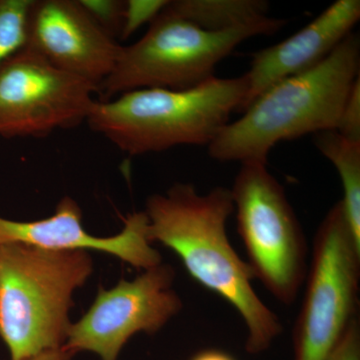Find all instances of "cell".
I'll return each mask as SVG.
<instances>
[{
	"instance_id": "obj_17",
	"label": "cell",
	"mask_w": 360,
	"mask_h": 360,
	"mask_svg": "<svg viewBox=\"0 0 360 360\" xmlns=\"http://www.w3.org/2000/svg\"><path fill=\"white\" fill-rule=\"evenodd\" d=\"M169 0H127L125 1L124 15L120 37L129 39L142 25L158 18L167 6Z\"/></svg>"
},
{
	"instance_id": "obj_11",
	"label": "cell",
	"mask_w": 360,
	"mask_h": 360,
	"mask_svg": "<svg viewBox=\"0 0 360 360\" xmlns=\"http://www.w3.org/2000/svg\"><path fill=\"white\" fill-rule=\"evenodd\" d=\"M144 212H132L123 220L120 233L108 238L91 236L84 229L77 201L65 196L46 219L20 221L0 217V245L20 243L54 251H99L118 258L137 269L162 264L160 251L148 236Z\"/></svg>"
},
{
	"instance_id": "obj_12",
	"label": "cell",
	"mask_w": 360,
	"mask_h": 360,
	"mask_svg": "<svg viewBox=\"0 0 360 360\" xmlns=\"http://www.w3.org/2000/svg\"><path fill=\"white\" fill-rule=\"evenodd\" d=\"M359 20V0H338L300 32L253 54L245 75L248 94L240 111L277 82L319 65L352 33Z\"/></svg>"
},
{
	"instance_id": "obj_5",
	"label": "cell",
	"mask_w": 360,
	"mask_h": 360,
	"mask_svg": "<svg viewBox=\"0 0 360 360\" xmlns=\"http://www.w3.org/2000/svg\"><path fill=\"white\" fill-rule=\"evenodd\" d=\"M285 25L269 16L226 32H206L165 7L141 39L122 46L115 68L99 85L101 101L134 90L198 86L214 77L217 65L241 42L274 34Z\"/></svg>"
},
{
	"instance_id": "obj_10",
	"label": "cell",
	"mask_w": 360,
	"mask_h": 360,
	"mask_svg": "<svg viewBox=\"0 0 360 360\" xmlns=\"http://www.w3.org/2000/svg\"><path fill=\"white\" fill-rule=\"evenodd\" d=\"M26 46L59 70L90 84H103L122 45L110 37L78 0H33Z\"/></svg>"
},
{
	"instance_id": "obj_14",
	"label": "cell",
	"mask_w": 360,
	"mask_h": 360,
	"mask_svg": "<svg viewBox=\"0 0 360 360\" xmlns=\"http://www.w3.org/2000/svg\"><path fill=\"white\" fill-rule=\"evenodd\" d=\"M314 143L338 170L343 188L342 205L355 239L360 243V141L336 130L314 134Z\"/></svg>"
},
{
	"instance_id": "obj_1",
	"label": "cell",
	"mask_w": 360,
	"mask_h": 360,
	"mask_svg": "<svg viewBox=\"0 0 360 360\" xmlns=\"http://www.w3.org/2000/svg\"><path fill=\"white\" fill-rule=\"evenodd\" d=\"M231 189L219 186L202 194L191 184H175L146 200L148 236L174 251L191 278L229 303L245 323V350L267 352L283 333L277 314L257 295L252 270L234 250L226 233L233 213Z\"/></svg>"
},
{
	"instance_id": "obj_15",
	"label": "cell",
	"mask_w": 360,
	"mask_h": 360,
	"mask_svg": "<svg viewBox=\"0 0 360 360\" xmlns=\"http://www.w3.org/2000/svg\"><path fill=\"white\" fill-rule=\"evenodd\" d=\"M33 0H0V66L25 46Z\"/></svg>"
},
{
	"instance_id": "obj_3",
	"label": "cell",
	"mask_w": 360,
	"mask_h": 360,
	"mask_svg": "<svg viewBox=\"0 0 360 360\" xmlns=\"http://www.w3.org/2000/svg\"><path fill=\"white\" fill-rule=\"evenodd\" d=\"M248 94L245 75L213 77L186 90H134L96 101L86 124L116 148L135 156L179 146H210L240 111Z\"/></svg>"
},
{
	"instance_id": "obj_4",
	"label": "cell",
	"mask_w": 360,
	"mask_h": 360,
	"mask_svg": "<svg viewBox=\"0 0 360 360\" xmlns=\"http://www.w3.org/2000/svg\"><path fill=\"white\" fill-rule=\"evenodd\" d=\"M92 274L87 251L0 245V338L11 360L63 347L73 295Z\"/></svg>"
},
{
	"instance_id": "obj_19",
	"label": "cell",
	"mask_w": 360,
	"mask_h": 360,
	"mask_svg": "<svg viewBox=\"0 0 360 360\" xmlns=\"http://www.w3.org/2000/svg\"><path fill=\"white\" fill-rule=\"evenodd\" d=\"M328 360H360V323L355 319Z\"/></svg>"
},
{
	"instance_id": "obj_21",
	"label": "cell",
	"mask_w": 360,
	"mask_h": 360,
	"mask_svg": "<svg viewBox=\"0 0 360 360\" xmlns=\"http://www.w3.org/2000/svg\"><path fill=\"white\" fill-rule=\"evenodd\" d=\"M189 360H236L232 355L227 354L224 350L210 349L201 350L198 354H194Z\"/></svg>"
},
{
	"instance_id": "obj_6",
	"label": "cell",
	"mask_w": 360,
	"mask_h": 360,
	"mask_svg": "<svg viewBox=\"0 0 360 360\" xmlns=\"http://www.w3.org/2000/svg\"><path fill=\"white\" fill-rule=\"evenodd\" d=\"M238 231L255 279L284 305L307 278L309 246L283 186L266 163H241L231 188Z\"/></svg>"
},
{
	"instance_id": "obj_8",
	"label": "cell",
	"mask_w": 360,
	"mask_h": 360,
	"mask_svg": "<svg viewBox=\"0 0 360 360\" xmlns=\"http://www.w3.org/2000/svg\"><path fill=\"white\" fill-rule=\"evenodd\" d=\"M96 94L25 45L0 66V136L42 137L86 123Z\"/></svg>"
},
{
	"instance_id": "obj_9",
	"label": "cell",
	"mask_w": 360,
	"mask_h": 360,
	"mask_svg": "<svg viewBox=\"0 0 360 360\" xmlns=\"http://www.w3.org/2000/svg\"><path fill=\"white\" fill-rule=\"evenodd\" d=\"M174 281V267L162 262L132 281L120 279L110 290L99 286L89 310L71 323L63 347L75 354L89 352L101 360H117L132 336L155 335L181 311Z\"/></svg>"
},
{
	"instance_id": "obj_7",
	"label": "cell",
	"mask_w": 360,
	"mask_h": 360,
	"mask_svg": "<svg viewBox=\"0 0 360 360\" xmlns=\"http://www.w3.org/2000/svg\"><path fill=\"white\" fill-rule=\"evenodd\" d=\"M302 307L293 328V360H328L359 319L360 243L342 201L315 232Z\"/></svg>"
},
{
	"instance_id": "obj_16",
	"label": "cell",
	"mask_w": 360,
	"mask_h": 360,
	"mask_svg": "<svg viewBox=\"0 0 360 360\" xmlns=\"http://www.w3.org/2000/svg\"><path fill=\"white\" fill-rule=\"evenodd\" d=\"M80 6L97 25L110 37L120 35L124 15L125 1L120 0H78Z\"/></svg>"
},
{
	"instance_id": "obj_13",
	"label": "cell",
	"mask_w": 360,
	"mask_h": 360,
	"mask_svg": "<svg viewBox=\"0 0 360 360\" xmlns=\"http://www.w3.org/2000/svg\"><path fill=\"white\" fill-rule=\"evenodd\" d=\"M264 0H175L168 2L170 13L206 32H220L269 18Z\"/></svg>"
},
{
	"instance_id": "obj_2",
	"label": "cell",
	"mask_w": 360,
	"mask_h": 360,
	"mask_svg": "<svg viewBox=\"0 0 360 360\" xmlns=\"http://www.w3.org/2000/svg\"><path fill=\"white\" fill-rule=\"evenodd\" d=\"M359 68V37L352 32L319 65L258 96L208 146L210 158L267 165L279 142L336 130Z\"/></svg>"
},
{
	"instance_id": "obj_20",
	"label": "cell",
	"mask_w": 360,
	"mask_h": 360,
	"mask_svg": "<svg viewBox=\"0 0 360 360\" xmlns=\"http://www.w3.org/2000/svg\"><path fill=\"white\" fill-rule=\"evenodd\" d=\"M75 355L70 350L65 349V347H59L56 348V349L46 350V352L25 360H72Z\"/></svg>"
},
{
	"instance_id": "obj_18",
	"label": "cell",
	"mask_w": 360,
	"mask_h": 360,
	"mask_svg": "<svg viewBox=\"0 0 360 360\" xmlns=\"http://www.w3.org/2000/svg\"><path fill=\"white\" fill-rule=\"evenodd\" d=\"M336 131L348 139L360 141V77L348 94Z\"/></svg>"
}]
</instances>
